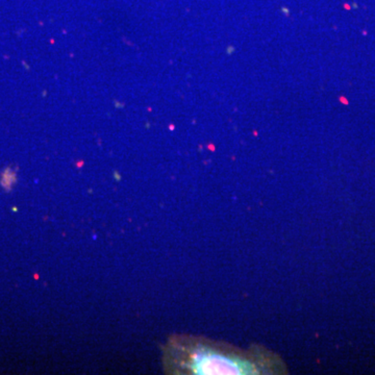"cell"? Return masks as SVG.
<instances>
[{
  "mask_svg": "<svg viewBox=\"0 0 375 375\" xmlns=\"http://www.w3.org/2000/svg\"><path fill=\"white\" fill-rule=\"evenodd\" d=\"M163 350V366L175 375H286L289 369L279 355L253 344L242 349L203 337L174 335Z\"/></svg>",
  "mask_w": 375,
  "mask_h": 375,
  "instance_id": "cell-1",
  "label": "cell"
}]
</instances>
